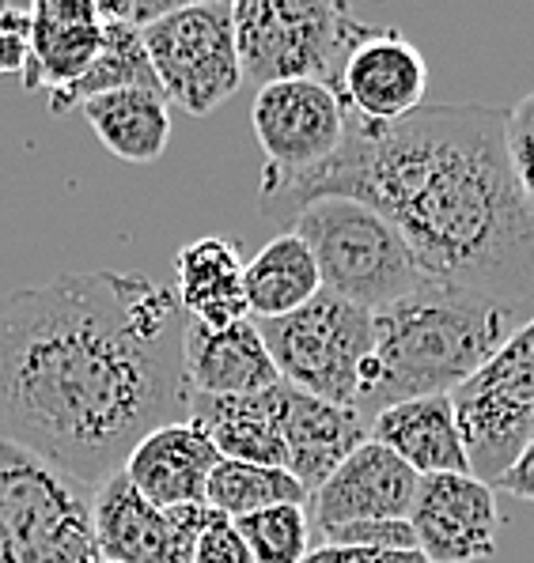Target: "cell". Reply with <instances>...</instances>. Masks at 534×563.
Returning a JSON list of instances; mask_svg holds the SVG:
<instances>
[{"label":"cell","mask_w":534,"mask_h":563,"mask_svg":"<svg viewBox=\"0 0 534 563\" xmlns=\"http://www.w3.org/2000/svg\"><path fill=\"white\" fill-rule=\"evenodd\" d=\"M186 310L144 273H62L0 296V443L99 488L189 420Z\"/></svg>","instance_id":"6da1fadb"},{"label":"cell","mask_w":534,"mask_h":563,"mask_svg":"<svg viewBox=\"0 0 534 563\" xmlns=\"http://www.w3.org/2000/svg\"><path fill=\"white\" fill-rule=\"evenodd\" d=\"M323 197H349L391 220L425 284L534 318V208L508 159L504 107L440 102L391 125L349 118L330 163L258 186L273 223Z\"/></svg>","instance_id":"7a4b0ae2"},{"label":"cell","mask_w":534,"mask_h":563,"mask_svg":"<svg viewBox=\"0 0 534 563\" xmlns=\"http://www.w3.org/2000/svg\"><path fill=\"white\" fill-rule=\"evenodd\" d=\"M375 352L360 416L417 397H451L527 318L459 288L421 284L372 314Z\"/></svg>","instance_id":"3957f363"},{"label":"cell","mask_w":534,"mask_h":563,"mask_svg":"<svg viewBox=\"0 0 534 563\" xmlns=\"http://www.w3.org/2000/svg\"><path fill=\"white\" fill-rule=\"evenodd\" d=\"M284 231L312 250L326 296L346 299L368 314H379L425 284L399 228L349 197L304 205Z\"/></svg>","instance_id":"277c9868"},{"label":"cell","mask_w":534,"mask_h":563,"mask_svg":"<svg viewBox=\"0 0 534 563\" xmlns=\"http://www.w3.org/2000/svg\"><path fill=\"white\" fill-rule=\"evenodd\" d=\"M91 499L88 484L0 443V563H110Z\"/></svg>","instance_id":"5b68a950"},{"label":"cell","mask_w":534,"mask_h":563,"mask_svg":"<svg viewBox=\"0 0 534 563\" xmlns=\"http://www.w3.org/2000/svg\"><path fill=\"white\" fill-rule=\"evenodd\" d=\"M243 80H318L338 91L349 49L368 31L346 4L330 0H239L231 4Z\"/></svg>","instance_id":"8992f818"},{"label":"cell","mask_w":534,"mask_h":563,"mask_svg":"<svg viewBox=\"0 0 534 563\" xmlns=\"http://www.w3.org/2000/svg\"><path fill=\"white\" fill-rule=\"evenodd\" d=\"M254 325L284 386L360 412L375 352V325L368 310L318 291L307 307Z\"/></svg>","instance_id":"52a82bcc"},{"label":"cell","mask_w":534,"mask_h":563,"mask_svg":"<svg viewBox=\"0 0 534 563\" xmlns=\"http://www.w3.org/2000/svg\"><path fill=\"white\" fill-rule=\"evenodd\" d=\"M470 476L497 484L534 435V318L451 394Z\"/></svg>","instance_id":"ba28073f"},{"label":"cell","mask_w":534,"mask_h":563,"mask_svg":"<svg viewBox=\"0 0 534 563\" xmlns=\"http://www.w3.org/2000/svg\"><path fill=\"white\" fill-rule=\"evenodd\" d=\"M141 38L163 99L189 118H209L243 88L231 4H178Z\"/></svg>","instance_id":"9c48e42d"},{"label":"cell","mask_w":534,"mask_h":563,"mask_svg":"<svg viewBox=\"0 0 534 563\" xmlns=\"http://www.w3.org/2000/svg\"><path fill=\"white\" fill-rule=\"evenodd\" d=\"M251 125L265 155L262 181H292L334 159L346 141L349 114L326 84L284 80L258 88Z\"/></svg>","instance_id":"30bf717a"},{"label":"cell","mask_w":534,"mask_h":563,"mask_svg":"<svg viewBox=\"0 0 534 563\" xmlns=\"http://www.w3.org/2000/svg\"><path fill=\"white\" fill-rule=\"evenodd\" d=\"M95 537L110 563H194V549L217 510L152 507L122 473L102 481L91 499Z\"/></svg>","instance_id":"8fae6325"},{"label":"cell","mask_w":534,"mask_h":563,"mask_svg":"<svg viewBox=\"0 0 534 563\" xmlns=\"http://www.w3.org/2000/svg\"><path fill=\"white\" fill-rule=\"evenodd\" d=\"M417 549L428 563H478L497 552L501 507L497 488L470 473L421 476L410 515Z\"/></svg>","instance_id":"7c38bea8"},{"label":"cell","mask_w":534,"mask_h":563,"mask_svg":"<svg viewBox=\"0 0 534 563\" xmlns=\"http://www.w3.org/2000/svg\"><path fill=\"white\" fill-rule=\"evenodd\" d=\"M428 60L399 27H368L338 76V99L349 118L391 125L425 107Z\"/></svg>","instance_id":"4fadbf2b"},{"label":"cell","mask_w":534,"mask_h":563,"mask_svg":"<svg viewBox=\"0 0 534 563\" xmlns=\"http://www.w3.org/2000/svg\"><path fill=\"white\" fill-rule=\"evenodd\" d=\"M417 492L421 476L386 446L368 439L307 496V518L315 533L368 518L410 522Z\"/></svg>","instance_id":"5bb4252c"},{"label":"cell","mask_w":534,"mask_h":563,"mask_svg":"<svg viewBox=\"0 0 534 563\" xmlns=\"http://www.w3.org/2000/svg\"><path fill=\"white\" fill-rule=\"evenodd\" d=\"M277 416L284 439V470L307 488V496L341 462L368 443V420L357 409H341L296 386H277Z\"/></svg>","instance_id":"9a60e30c"},{"label":"cell","mask_w":534,"mask_h":563,"mask_svg":"<svg viewBox=\"0 0 534 563\" xmlns=\"http://www.w3.org/2000/svg\"><path fill=\"white\" fill-rule=\"evenodd\" d=\"M220 465L217 446L194 420L163 423L149 431L126 457L122 476L152 507H197L205 504L209 476Z\"/></svg>","instance_id":"2e32d148"},{"label":"cell","mask_w":534,"mask_h":563,"mask_svg":"<svg viewBox=\"0 0 534 563\" xmlns=\"http://www.w3.org/2000/svg\"><path fill=\"white\" fill-rule=\"evenodd\" d=\"M102 42V20L95 0H39L31 4L28 68L23 91L65 95L91 68Z\"/></svg>","instance_id":"e0dca14e"},{"label":"cell","mask_w":534,"mask_h":563,"mask_svg":"<svg viewBox=\"0 0 534 563\" xmlns=\"http://www.w3.org/2000/svg\"><path fill=\"white\" fill-rule=\"evenodd\" d=\"M183 360L189 397H243L281 383L270 349L251 318L224 329L186 322Z\"/></svg>","instance_id":"ac0fdd59"},{"label":"cell","mask_w":534,"mask_h":563,"mask_svg":"<svg viewBox=\"0 0 534 563\" xmlns=\"http://www.w3.org/2000/svg\"><path fill=\"white\" fill-rule=\"evenodd\" d=\"M368 439L386 446L417 476L470 473L467 446L455 423L451 397H417V401L386 405L368 423Z\"/></svg>","instance_id":"d6986e66"},{"label":"cell","mask_w":534,"mask_h":563,"mask_svg":"<svg viewBox=\"0 0 534 563\" xmlns=\"http://www.w3.org/2000/svg\"><path fill=\"white\" fill-rule=\"evenodd\" d=\"M243 254L231 239L205 235L175 254V296L189 322L224 329L247 318Z\"/></svg>","instance_id":"ffe728a7"},{"label":"cell","mask_w":534,"mask_h":563,"mask_svg":"<svg viewBox=\"0 0 534 563\" xmlns=\"http://www.w3.org/2000/svg\"><path fill=\"white\" fill-rule=\"evenodd\" d=\"M277 386L243 397H189V420L205 431L224 462L284 470Z\"/></svg>","instance_id":"44dd1931"},{"label":"cell","mask_w":534,"mask_h":563,"mask_svg":"<svg viewBox=\"0 0 534 563\" xmlns=\"http://www.w3.org/2000/svg\"><path fill=\"white\" fill-rule=\"evenodd\" d=\"M243 291L251 322H273V318L307 307L323 291V280H318V265L304 239L281 231L265 242L243 268Z\"/></svg>","instance_id":"7402d4cb"},{"label":"cell","mask_w":534,"mask_h":563,"mask_svg":"<svg viewBox=\"0 0 534 563\" xmlns=\"http://www.w3.org/2000/svg\"><path fill=\"white\" fill-rule=\"evenodd\" d=\"M84 121L102 148L126 163H156L171 141V110L163 91H110L80 102Z\"/></svg>","instance_id":"603a6c76"},{"label":"cell","mask_w":534,"mask_h":563,"mask_svg":"<svg viewBox=\"0 0 534 563\" xmlns=\"http://www.w3.org/2000/svg\"><path fill=\"white\" fill-rule=\"evenodd\" d=\"M133 88L160 91V80H156V73H152V60H149V49H144L141 31L126 27V23L102 20V42H99V54H95L91 68L65 95H54L50 110H54V114H68V110H76L80 102L95 99V95L133 91Z\"/></svg>","instance_id":"cb8c5ba5"},{"label":"cell","mask_w":534,"mask_h":563,"mask_svg":"<svg viewBox=\"0 0 534 563\" xmlns=\"http://www.w3.org/2000/svg\"><path fill=\"white\" fill-rule=\"evenodd\" d=\"M284 504L307 507V488L288 470H270V465L224 462L220 457V465L209 476V488H205V507L217 510L228 522Z\"/></svg>","instance_id":"d4e9b609"},{"label":"cell","mask_w":534,"mask_h":563,"mask_svg":"<svg viewBox=\"0 0 534 563\" xmlns=\"http://www.w3.org/2000/svg\"><path fill=\"white\" fill-rule=\"evenodd\" d=\"M231 526L251 549L254 563H304L315 552V530L304 504L265 507Z\"/></svg>","instance_id":"484cf974"},{"label":"cell","mask_w":534,"mask_h":563,"mask_svg":"<svg viewBox=\"0 0 534 563\" xmlns=\"http://www.w3.org/2000/svg\"><path fill=\"white\" fill-rule=\"evenodd\" d=\"M318 541H323L318 549H417L410 522H383V518L334 526L318 533Z\"/></svg>","instance_id":"4316f807"},{"label":"cell","mask_w":534,"mask_h":563,"mask_svg":"<svg viewBox=\"0 0 534 563\" xmlns=\"http://www.w3.org/2000/svg\"><path fill=\"white\" fill-rule=\"evenodd\" d=\"M508 159H512L523 197L534 208V91L508 110Z\"/></svg>","instance_id":"83f0119b"},{"label":"cell","mask_w":534,"mask_h":563,"mask_svg":"<svg viewBox=\"0 0 534 563\" xmlns=\"http://www.w3.org/2000/svg\"><path fill=\"white\" fill-rule=\"evenodd\" d=\"M194 563H254V556L243 544V537L236 533V526L217 515L209 522V530L201 533V541H197Z\"/></svg>","instance_id":"f1b7e54d"},{"label":"cell","mask_w":534,"mask_h":563,"mask_svg":"<svg viewBox=\"0 0 534 563\" xmlns=\"http://www.w3.org/2000/svg\"><path fill=\"white\" fill-rule=\"evenodd\" d=\"M178 4H152V0H99V20L126 23L133 31H149Z\"/></svg>","instance_id":"f546056e"},{"label":"cell","mask_w":534,"mask_h":563,"mask_svg":"<svg viewBox=\"0 0 534 563\" xmlns=\"http://www.w3.org/2000/svg\"><path fill=\"white\" fill-rule=\"evenodd\" d=\"M304 563H428L421 549H318Z\"/></svg>","instance_id":"4dcf8cb0"},{"label":"cell","mask_w":534,"mask_h":563,"mask_svg":"<svg viewBox=\"0 0 534 563\" xmlns=\"http://www.w3.org/2000/svg\"><path fill=\"white\" fill-rule=\"evenodd\" d=\"M493 488H504L508 496L534 504V435H531V443L520 450V457L501 473V481H497Z\"/></svg>","instance_id":"1f68e13d"},{"label":"cell","mask_w":534,"mask_h":563,"mask_svg":"<svg viewBox=\"0 0 534 563\" xmlns=\"http://www.w3.org/2000/svg\"><path fill=\"white\" fill-rule=\"evenodd\" d=\"M28 34L0 31V76H23L28 68Z\"/></svg>","instance_id":"d6a6232c"}]
</instances>
